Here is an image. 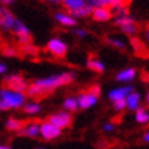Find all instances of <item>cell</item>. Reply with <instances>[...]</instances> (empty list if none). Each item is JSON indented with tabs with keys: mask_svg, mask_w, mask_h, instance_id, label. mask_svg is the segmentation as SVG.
<instances>
[{
	"mask_svg": "<svg viewBox=\"0 0 149 149\" xmlns=\"http://www.w3.org/2000/svg\"><path fill=\"white\" fill-rule=\"evenodd\" d=\"M74 78H75V75L72 72H62L58 75H51L48 78L38 79L30 86H27V96L34 100H41L48 95H51L59 86L71 84L74 81Z\"/></svg>",
	"mask_w": 149,
	"mask_h": 149,
	"instance_id": "6da1fadb",
	"label": "cell"
},
{
	"mask_svg": "<svg viewBox=\"0 0 149 149\" xmlns=\"http://www.w3.org/2000/svg\"><path fill=\"white\" fill-rule=\"evenodd\" d=\"M25 95L18 93V92H13L8 89H0V101L4 104L7 108H21L25 104Z\"/></svg>",
	"mask_w": 149,
	"mask_h": 149,
	"instance_id": "7a4b0ae2",
	"label": "cell"
},
{
	"mask_svg": "<svg viewBox=\"0 0 149 149\" xmlns=\"http://www.w3.org/2000/svg\"><path fill=\"white\" fill-rule=\"evenodd\" d=\"M3 86H4V89L18 92V93H22V92H25L27 89V84L21 74H11L8 77H6Z\"/></svg>",
	"mask_w": 149,
	"mask_h": 149,
	"instance_id": "3957f363",
	"label": "cell"
},
{
	"mask_svg": "<svg viewBox=\"0 0 149 149\" xmlns=\"http://www.w3.org/2000/svg\"><path fill=\"white\" fill-rule=\"evenodd\" d=\"M11 30L17 34V37H18V40H19V44H22V45H27V44L32 41V36H30L29 29H27L26 25L22 23L19 19H15V22H14Z\"/></svg>",
	"mask_w": 149,
	"mask_h": 149,
	"instance_id": "277c9868",
	"label": "cell"
},
{
	"mask_svg": "<svg viewBox=\"0 0 149 149\" xmlns=\"http://www.w3.org/2000/svg\"><path fill=\"white\" fill-rule=\"evenodd\" d=\"M47 49L54 55L55 58H64L67 54V44L59 38H52L47 44Z\"/></svg>",
	"mask_w": 149,
	"mask_h": 149,
	"instance_id": "5b68a950",
	"label": "cell"
},
{
	"mask_svg": "<svg viewBox=\"0 0 149 149\" xmlns=\"http://www.w3.org/2000/svg\"><path fill=\"white\" fill-rule=\"evenodd\" d=\"M71 120H72V118L68 112H59V113H55V115H51L47 122H49L51 125H54L55 127H58V129L62 130L64 127L70 126Z\"/></svg>",
	"mask_w": 149,
	"mask_h": 149,
	"instance_id": "8992f818",
	"label": "cell"
},
{
	"mask_svg": "<svg viewBox=\"0 0 149 149\" xmlns=\"http://www.w3.org/2000/svg\"><path fill=\"white\" fill-rule=\"evenodd\" d=\"M115 23L118 26H120L123 32L126 34H134L137 32V25L134 18H131L130 15H125V17H118L115 19Z\"/></svg>",
	"mask_w": 149,
	"mask_h": 149,
	"instance_id": "52a82bcc",
	"label": "cell"
},
{
	"mask_svg": "<svg viewBox=\"0 0 149 149\" xmlns=\"http://www.w3.org/2000/svg\"><path fill=\"white\" fill-rule=\"evenodd\" d=\"M40 133L45 140H54V138L60 136L62 130L58 129V127H55L54 125H51L49 122H42L40 126Z\"/></svg>",
	"mask_w": 149,
	"mask_h": 149,
	"instance_id": "ba28073f",
	"label": "cell"
},
{
	"mask_svg": "<svg viewBox=\"0 0 149 149\" xmlns=\"http://www.w3.org/2000/svg\"><path fill=\"white\" fill-rule=\"evenodd\" d=\"M15 17L13 15V13L6 7H0V26L4 27L6 30H11L14 22H15Z\"/></svg>",
	"mask_w": 149,
	"mask_h": 149,
	"instance_id": "9c48e42d",
	"label": "cell"
},
{
	"mask_svg": "<svg viewBox=\"0 0 149 149\" xmlns=\"http://www.w3.org/2000/svg\"><path fill=\"white\" fill-rule=\"evenodd\" d=\"M131 92H134V89L131 86H125V88H118V89H113V91L109 92V100H112L113 103L115 101H119V100H125L127 96L130 95Z\"/></svg>",
	"mask_w": 149,
	"mask_h": 149,
	"instance_id": "30bf717a",
	"label": "cell"
},
{
	"mask_svg": "<svg viewBox=\"0 0 149 149\" xmlns=\"http://www.w3.org/2000/svg\"><path fill=\"white\" fill-rule=\"evenodd\" d=\"M77 103H78V107H81V108H84V109L91 108L92 105H95V104L97 103V97L91 95L89 92H85V93H82L77 99Z\"/></svg>",
	"mask_w": 149,
	"mask_h": 149,
	"instance_id": "8fae6325",
	"label": "cell"
},
{
	"mask_svg": "<svg viewBox=\"0 0 149 149\" xmlns=\"http://www.w3.org/2000/svg\"><path fill=\"white\" fill-rule=\"evenodd\" d=\"M92 14H93V19L99 21V22H105L112 17V11L107 7H97L92 11Z\"/></svg>",
	"mask_w": 149,
	"mask_h": 149,
	"instance_id": "7c38bea8",
	"label": "cell"
},
{
	"mask_svg": "<svg viewBox=\"0 0 149 149\" xmlns=\"http://www.w3.org/2000/svg\"><path fill=\"white\" fill-rule=\"evenodd\" d=\"M140 100H141L140 93L131 92L130 95L125 99V101H126V107L127 108H130V109H138V107H140Z\"/></svg>",
	"mask_w": 149,
	"mask_h": 149,
	"instance_id": "4fadbf2b",
	"label": "cell"
},
{
	"mask_svg": "<svg viewBox=\"0 0 149 149\" xmlns=\"http://www.w3.org/2000/svg\"><path fill=\"white\" fill-rule=\"evenodd\" d=\"M40 133V126L37 122L30 123L27 127H23L22 130H19L21 136H27V137H37Z\"/></svg>",
	"mask_w": 149,
	"mask_h": 149,
	"instance_id": "5bb4252c",
	"label": "cell"
},
{
	"mask_svg": "<svg viewBox=\"0 0 149 149\" xmlns=\"http://www.w3.org/2000/svg\"><path fill=\"white\" fill-rule=\"evenodd\" d=\"M55 18H56V21H58V22H60L62 25H64V26H75V25H77L75 18L70 17L68 14L56 13V14H55Z\"/></svg>",
	"mask_w": 149,
	"mask_h": 149,
	"instance_id": "9a60e30c",
	"label": "cell"
},
{
	"mask_svg": "<svg viewBox=\"0 0 149 149\" xmlns=\"http://www.w3.org/2000/svg\"><path fill=\"white\" fill-rule=\"evenodd\" d=\"M92 11H93L92 6L91 4H86V3H85V4L82 6L81 8L74 10V11H70V13H68V15H70V17H72V18H74V17H82V18H84V17L91 15Z\"/></svg>",
	"mask_w": 149,
	"mask_h": 149,
	"instance_id": "2e32d148",
	"label": "cell"
},
{
	"mask_svg": "<svg viewBox=\"0 0 149 149\" xmlns=\"http://www.w3.org/2000/svg\"><path fill=\"white\" fill-rule=\"evenodd\" d=\"M136 77V70L134 68H127V70H123V71H120L119 74L116 75V79L118 81H131L133 78Z\"/></svg>",
	"mask_w": 149,
	"mask_h": 149,
	"instance_id": "e0dca14e",
	"label": "cell"
},
{
	"mask_svg": "<svg viewBox=\"0 0 149 149\" xmlns=\"http://www.w3.org/2000/svg\"><path fill=\"white\" fill-rule=\"evenodd\" d=\"M25 127V122L23 120H19V119H15V118H11L7 120V129L11 131H19Z\"/></svg>",
	"mask_w": 149,
	"mask_h": 149,
	"instance_id": "ac0fdd59",
	"label": "cell"
},
{
	"mask_svg": "<svg viewBox=\"0 0 149 149\" xmlns=\"http://www.w3.org/2000/svg\"><path fill=\"white\" fill-rule=\"evenodd\" d=\"M84 4H85L84 0H64L63 1V6L68 10V13H70V11H74V10L81 8Z\"/></svg>",
	"mask_w": 149,
	"mask_h": 149,
	"instance_id": "d6986e66",
	"label": "cell"
},
{
	"mask_svg": "<svg viewBox=\"0 0 149 149\" xmlns=\"http://www.w3.org/2000/svg\"><path fill=\"white\" fill-rule=\"evenodd\" d=\"M88 67L91 68V70H93V71H97V72H103L104 68H105V66H104L103 62H100V60H97V59H89L88 60Z\"/></svg>",
	"mask_w": 149,
	"mask_h": 149,
	"instance_id": "ffe728a7",
	"label": "cell"
},
{
	"mask_svg": "<svg viewBox=\"0 0 149 149\" xmlns=\"http://www.w3.org/2000/svg\"><path fill=\"white\" fill-rule=\"evenodd\" d=\"M64 108L70 111V112H75L78 109V103H77V99H74V97H68V99L64 100Z\"/></svg>",
	"mask_w": 149,
	"mask_h": 149,
	"instance_id": "44dd1931",
	"label": "cell"
},
{
	"mask_svg": "<svg viewBox=\"0 0 149 149\" xmlns=\"http://www.w3.org/2000/svg\"><path fill=\"white\" fill-rule=\"evenodd\" d=\"M136 119L138 123H145L148 122L149 119V115H148V111L145 108H138L136 111Z\"/></svg>",
	"mask_w": 149,
	"mask_h": 149,
	"instance_id": "7402d4cb",
	"label": "cell"
},
{
	"mask_svg": "<svg viewBox=\"0 0 149 149\" xmlns=\"http://www.w3.org/2000/svg\"><path fill=\"white\" fill-rule=\"evenodd\" d=\"M40 109H41V107L37 103H30L23 107V111L26 113H29V115H34V113L40 112Z\"/></svg>",
	"mask_w": 149,
	"mask_h": 149,
	"instance_id": "603a6c76",
	"label": "cell"
},
{
	"mask_svg": "<svg viewBox=\"0 0 149 149\" xmlns=\"http://www.w3.org/2000/svg\"><path fill=\"white\" fill-rule=\"evenodd\" d=\"M107 41H108L111 45L116 47V48H119V49H125V48H126V44H125L122 40L116 38V37H108V38H107Z\"/></svg>",
	"mask_w": 149,
	"mask_h": 149,
	"instance_id": "cb8c5ba5",
	"label": "cell"
},
{
	"mask_svg": "<svg viewBox=\"0 0 149 149\" xmlns=\"http://www.w3.org/2000/svg\"><path fill=\"white\" fill-rule=\"evenodd\" d=\"M1 52H3L6 56H17V55H18V51L15 49L14 47H8V45H4V47H3Z\"/></svg>",
	"mask_w": 149,
	"mask_h": 149,
	"instance_id": "d4e9b609",
	"label": "cell"
},
{
	"mask_svg": "<svg viewBox=\"0 0 149 149\" xmlns=\"http://www.w3.org/2000/svg\"><path fill=\"white\" fill-rule=\"evenodd\" d=\"M88 92H89L91 95L96 96V97H99V96H100V86H99V85H93V86H91V88L88 89Z\"/></svg>",
	"mask_w": 149,
	"mask_h": 149,
	"instance_id": "484cf974",
	"label": "cell"
},
{
	"mask_svg": "<svg viewBox=\"0 0 149 149\" xmlns=\"http://www.w3.org/2000/svg\"><path fill=\"white\" fill-rule=\"evenodd\" d=\"M113 105H115V109H116V111H122V109H125V107H126V101H125V100H119V101H115Z\"/></svg>",
	"mask_w": 149,
	"mask_h": 149,
	"instance_id": "4316f807",
	"label": "cell"
},
{
	"mask_svg": "<svg viewBox=\"0 0 149 149\" xmlns=\"http://www.w3.org/2000/svg\"><path fill=\"white\" fill-rule=\"evenodd\" d=\"M75 34H77L78 37H85L86 34H88V32H86V30H75Z\"/></svg>",
	"mask_w": 149,
	"mask_h": 149,
	"instance_id": "83f0119b",
	"label": "cell"
},
{
	"mask_svg": "<svg viewBox=\"0 0 149 149\" xmlns=\"http://www.w3.org/2000/svg\"><path fill=\"white\" fill-rule=\"evenodd\" d=\"M104 130H105V131H111V130H113V125H112V123H107V125L104 126Z\"/></svg>",
	"mask_w": 149,
	"mask_h": 149,
	"instance_id": "f1b7e54d",
	"label": "cell"
},
{
	"mask_svg": "<svg viewBox=\"0 0 149 149\" xmlns=\"http://www.w3.org/2000/svg\"><path fill=\"white\" fill-rule=\"evenodd\" d=\"M6 70H7V66L3 63H0V74H3V72H6Z\"/></svg>",
	"mask_w": 149,
	"mask_h": 149,
	"instance_id": "f546056e",
	"label": "cell"
},
{
	"mask_svg": "<svg viewBox=\"0 0 149 149\" xmlns=\"http://www.w3.org/2000/svg\"><path fill=\"white\" fill-rule=\"evenodd\" d=\"M144 141H145V142H148V141H149V134H148V133H145V134H144Z\"/></svg>",
	"mask_w": 149,
	"mask_h": 149,
	"instance_id": "4dcf8cb0",
	"label": "cell"
},
{
	"mask_svg": "<svg viewBox=\"0 0 149 149\" xmlns=\"http://www.w3.org/2000/svg\"><path fill=\"white\" fill-rule=\"evenodd\" d=\"M0 149H10L8 146H3V145H0Z\"/></svg>",
	"mask_w": 149,
	"mask_h": 149,
	"instance_id": "1f68e13d",
	"label": "cell"
},
{
	"mask_svg": "<svg viewBox=\"0 0 149 149\" xmlns=\"http://www.w3.org/2000/svg\"><path fill=\"white\" fill-rule=\"evenodd\" d=\"M0 45H1V37H0ZM0 48H1V47H0Z\"/></svg>",
	"mask_w": 149,
	"mask_h": 149,
	"instance_id": "d6a6232c",
	"label": "cell"
}]
</instances>
